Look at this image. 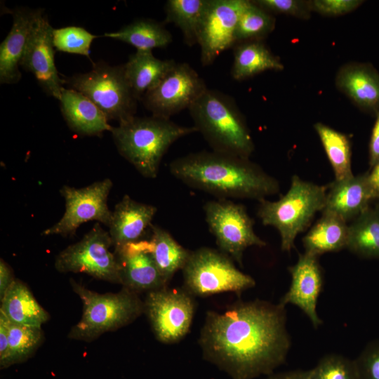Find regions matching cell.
Returning <instances> with one entry per match:
<instances>
[{"instance_id":"obj_25","label":"cell","mask_w":379,"mask_h":379,"mask_svg":"<svg viewBox=\"0 0 379 379\" xmlns=\"http://www.w3.org/2000/svg\"><path fill=\"white\" fill-rule=\"evenodd\" d=\"M348 227L347 222L338 215L323 211L321 217L302 238L305 252L319 257L346 248Z\"/></svg>"},{"instance_id":"obj_8","label":"cell","mask_w":379,"mask_h":379,"mask_svg":"<svg viewBox=\"0 0 379 379\" xmlns=\"http://www.w3.org/2000/svg\"><path fill=\"white\" fill-rule=\"evenodd\" d=\"M182 271L183 288L193 296L223 292L239 294L255 286V279L238 270L229 255L212 248L191 251Z\"/></svg>"},{"instance_id":"obj_31","label":"cell","mask_w":379,"mask_h":379,"mask_svg":"<svg viewBox=\"0 0 379 379\" xmlns=\"http://www.w3.org/2000/svg\"><path fill=\"white\" fill-rule=\"evenodd\" d=\"M314 128L333 168L335 180H342L353 176L349 138L322 123L315 124Z\"/></svg>"},{"instance_id":"obj_11","label":"cell","mask_w":379,"mask_h":379,"mask_svg":"<svg viewBox=\"0 0 379 379\" xmlns=\"http://www.w3.org/2000/svg\"><path fill=\"white\" fill-rule=\"evenodd\" d=\"M194 297L184 288L166 286L147 293L144 313L160 343H176L188 333L196 309Z\"/></svg>"},{"instance_id":"obj_16","label":"cell","mask_w":379,"mask_h":379,"mask_svg":"<svg viewBox=\"0 0 379 379\" xmlns=\"http://www.w3.org/2000/svg\"><path fill=\"white\" fill-rule=\"evenodd\" d=\"M288 270L291 276V283L279 303L285 307L288 304L298 307L313 326L317 328L322 324L317 312V300L323 286V274L319 257L305 252Z\"/></svg>"},{"instance_id":"obj_1","label":"cell","mask_w":379,"mask_h":379,"mask_svg":"<svg viewBox=\"0 0 379 379\" xmlns=\"http://www.w3.org/2000/svg\"><path fill=\"white\" fill-rule=\"evenodd\" d=\"M286 307L255 299L206 312L199 344L203 357L232 379L269 375L291 348Z\"/></svg>"},{"instance_id":"obj_22","label":"cell","mask_w":379,"mask_h":379,"mask_svg":"<svg viewBox=\"0 0 379 379\" xmlns=\"http://www.w3.org/2000/svg\"><path fill=\"white\" fill-rule=\"evenodd\" d=\"M0 312L11 322L41 327L50 316L35 299L28 286L15 279L1 298Z\"/></svg>"},{"instance_id":"obj_12","label":"cell","mask_w":379,"mask_h":379,"mask_svg":"<svg viewBox=\"0 0 379 379\" xmlns=\"http://www.w3.org/2000/svg\"><path fill=\"white\" fill-rule=\"evenodd\" d=\"M112 187L109 178L97 181L82 188L64 185L60 190L65 202V211L58 222L46 229L43 236L74 235L79 227L88 221L96 220L109 227L112 217L107 198Z\"/></svg>"},{"instance_id":"obj_32","label":"cell","mask_w":379,"mask_h":379,"mask_svg":"<svg viewBox=\"0 0 379 379\" xmlns=\"http://www.w3.org/2000/svg\"><path fill=\"white\" fill-rule=\"evenodd\" d=\"M8 326L10 366L27 360L34 353L42 342L43 331L41 327L18 324L8 319Z\"/></svg>"},{"instance_id":"obj_24","label":"cell","mask_w":379,"mask_h":379,"mask_svg":"<svg viewBox=\"0 0 379 379\" xmlns=\"http://www.w3.org/2000/svg\"><path fill=\"white\" fill-rule=\"evenodd\" d=\"M173 60H162L154 57L152 51H137L124 64L126 80L138 100L156 86L174 66Z\"/></svg>"},{"instance_id":"obj_4","label":"cell","mask_w":379,"mask_h":379,"mask_svg":"<svg viewBox=\"0 0 379 379\" xmlns=\"http://www.w3.org/2000/svg\"><path fill=\"white\" fill-rule=\"evenodd\" d=\"M188 110L212 151L249 159L254 143L232 98L207 88Z\"/></svg>"},{"instance_id":"obj_41","label":"cell","mask_w":379,"mask_h":379,"mask_svg":"<svg viewBox=\"0 0 379 379\" xmlns=\"http://www.w3.org/2000/svg\"><path fill=\"white\" fill-rule=\"evenodd\" d=\"M15 280L11 267L2 259L0 260V299Z\"/></svg>"},{"instance_id":"obj_29","label":"cell","mask_w":379,"mask_h":379,"mask_svg":"<svg viewBox=\"0 0 379 379\" xmlns=\"http://www.w3.org/2000/svg\"><path fill=\"white\" fill-rule=\"evenodd\" d=\"M346 248L364 258H379V203L349 225Z\"/></svg>"},{"instance_id":"obj_3","label":"cell","mask_w":379,"mask_h":379,"mask_svg":"<svg viewBox=\"0 0 379 379\" xmlns=\"http://www.w3.org/2000/svg\"><path fill=\"white\" fill-rule=\"evenodd\" d=\"M111 133L119 154L144 177L157 176L161 159L179 138L197 132L170 119L134 116L112 126Z\"/></svg>"},{"instance_id":"obj_44","label":"cell","mask_w":379,"mask_h":379,"mask_svg":"<svg viewBox=\"0 0 379 379\" xmlns=\"http://www.w3.org/2000/svg\"><path fill=\"white\" fill-rule=\"evenodd\" d=\"M377 200H378V202H379V198Z\"/></svg>"},{"instance_id":"obj_40","label":"cell","mask_w":379,"mask_h":379,"mask_svg":"<svg viewBox=\"0 0 379 379\" xmlns=\"http://www.w3.org/2000/svg\"><path fill=\"white\" fill-rule=\"evenodd\" d=\"M379 160V111L372 130L369 143V165L372 168Z\"/></svg>"},{"instance_id":"obj_26","label":"cell","mask_w":379,"mask_h":379,"mask_svg":"<svg viewBox=\"0 0 379 379\" xmlns=\"http://www.w3.org/2000/svg\"><path fill=\"white\" fill-rule=\"evenodd\" d=\"M234 62L231 74L241 81L266 70L279 71L284 66L261 41H249L234 47Z\"/></svg>"},{"instance_id":"obj_35","label":"cell","mask_w":379,"mask_h":379,"mask_svg":"<svg viewBox=\"0 0 379 379\" xmlns=\"http://www.w3.org/2000/svg\"><path fill=\"white\" fill-rule=\"evenodd\" d=\"M310 379H359L354 359L328 354L309 371Z\"/></svg>"},{"instance_id":"obj_9","label":"cell","mask_w":379,"mask_h":379,"mask_svg":"<svg viewBox=\"0 0 379 379\" xmlns=\"http://www.w3.org/2000/svg\"><path fill=\"white\" fill-rule=\"evenodd\" d=\"M111 246L109 232L96 223L80 241L59 253L55 267L59 272L85 273L97 279L121 284L120 266Z\"/></svg>"},{"instance_id":"obj_19","label":"cell","mask_w":379,"mask_h":379,"mask_svg":"<svg viewBox=\"0 0 379 379\" xmlns=\"http://www.w3.org/2000/svg\"><path fill=\"white\" fill-rule=\"evenodd\" d=\"M373 199L367 172L342 180H335L327 191L323 211L337 215L348 222L366 211Z\"/></svg>"},{"instance_id":"obj_21","label":"cell","mask_w":379,"mask_h":379,"mask_svg":"<svg viewBox=\"0 0 379 379\" xmlns=\"http://www.w3.org/2000/svg\"><path fill=\"white\" fill-rule=\"evenodd\" d=\"M61 112L69 127L84 135H100L112 126L100 109L81 93L64 88L59 98Z\"/></svg>"},{"instance_id":"obj_37","label":"cell","mask_w":379,"mask_h":379,"mask_svg":"<svg viewBox=\"0 0 379 379\" xmlns=\"http://www.w3.org/2000/svg\"><path fill=\"white\" fill-rule=\"evenodd\" d=\"M254 4L265 11L278 13L288 14L295 16H304L308 14V7L300 1L295 0H258Z\"/></svg>"},{"instance_id":"obj_34","label":"cell","mask_w":379,"mask_h":379,"mask_svg":"<svg viewBox=\"0 0 379 379\" xmlns=\"http://www.w3.org/2000/svg\"><path fill=\"white\" fill-rule=\"evenodd\" d=\"M94 35L81 27L67 26L53 29V42L55 49L59 51L84 55L88 58Z\"/></svg>"},{"instance_id":"obj_33","label":"cell","mask_w":379,"mask_h":379,"mask_svg":"<svg viewBox=\"0 0 379 379\" xmlns=\"http://www.w3.org/2000/svg\"><path fill=\"white\" fill-rule=\"evenodd\" d=\"M274 22V18L267 11L250 1L239 18L235 45L245 41H260L272 31Z\"/></svg>"},{"instance_id":"obj_42","label":"cell","mask_w":379,"mask_h":379,"mask_svg":"<svg viewBox=\"0 0 379 379\" xmlns=\"http://www.w3.org/2000/svg\"><path fill=\"white\" fill-rule=\"evenodd\" d=\"M267 379H310L309 371H289L286 372L272 373Z\"/></svg>"},{"instance_id":"obj_39","label":"cell","mask_w":379,"mask_h":379,"mask_svg":"<svg viewBox=\"0 0 379 379\" xmlns=\"http://www.w3.org/2000/svg\"><path fill=\"white\" fill-rule=\"evenodd\" d=\"M9 341L8 319L0 312V368L8 367Z\"/></svg>"},{"instance_id":"obj_28","label":"cell","mask_w":379,"mask_h":379,"mask_svg":"<svg viewBox=\"0 0 379 379\" xmlns=\"http://www.w3.org/2000/svg\"><path fill=\"white\" fill-rule=\"evenodd\" d=\"M152 231L150 251L159 271L168 284L175 272L184 267L191 251L161 227L152 225Z\"/></svg>"},{"instance_id":"obj_15","label":"cell","mask_w":379,"mask_h":379,"mask_svg":"<svg viewBox=\"0 0 379 379\" xmlns=\"http://www.w3.org/2000/svg\"><path fill=\"white\" fill-rule=\"evenodd\" d=\"M53 29L47 17L42 15L29 36L20 66L34 75L48 95L59 100L64 81L55 64Z\"/></svg>"},{"instance_id":"obj_30","label":"cell","mask_w":379,"mask_h":379,"mask_svg":"<svg viewBox=\"0 0 379 379\" xmlns=\"http://www.w3.org/2000/svg\"><path fill=\"white\" fill-rule=\"evenodd\" d=\"M208 0H168L164 23H173L181 30L189 46L198 44L199 32Z\"/></svg>"},{"instance_id":"obj_36","label":"cell","mask_w":379,"mask_h":379,"mask_svg":"<svg viewBox=\"0 0 379 379\" xmlns=\"http://www.w3.org/2000/svg\"><path fill=\"white\" fill-rule=\"evenodd\" d=\"M354 361L359 379H379V340L368 343Z\"/></svg>"},{"instance_id":"obj_2","label":"cell","mask_w":379,"mask_h":379,"mask_svg":"<svg viewBox=\"0 0 379 379\" xmlns=\"http://www.w3.org/2000/svg\"><path fill=\"white\" fill-rule=\"evenodd\" d=\"M169 170L188 187L219 199L260 201L280 190L278 180L249 159L214 151H201L177 158L170 163Z\"/></svg>"},{"instance_id":"obj_6","label":"cell","mask_w":379,"mask_h":379,"mask_svg":"<svg viewBox=\"0 0 379 379\" xmlns=\"http://www.w3.org/2000/svg\"><path fill=\"white\" fill-rule=\"evenodd\" d=\"M82 302L80 320L70 329V339L91 342L102 334L128 325L144 313L138 293L123 286L117 293H98L69 280Z\"/></svg>"},{"instance_id":"obj_14","label":"cell","mask_w":379,"mask_h":379,"mask_svg":"<svg viewBox=\"0 0 379 379\" xmlns=\"http://www.w3.org/2000/svg\"><path fill=\"white\" fill-rule=\"evenodd\" d=\"M249 1L208 0L198 38L203 66L211 65L222 52L234 46L238 22Z\"/></svg>"},{"instance_id":"obj_23","label":"cell","mask_w":379,"mask_h":379,"mask_svg":"<svg viewBox=\"0 0 379 379\" xmlns=\"http://www.w3.org/2000/svg\"><path fill=\"white\" fill-rule=\"evenodd\" d=\"M337 85L361 107L379 111V74L371 65L346 67L339 73Z\"/></svg>"},{"instance_id":"obj_13","label":"cell","mask_w":379,"mask_h":379,"mask_svg":"<svg viewBox=\"0 0 379 379\" xmlns=\"http://www.w3.org/2000/svg\"><path fill=\"white\" fill-rule=\"evenodd\" d=\"M204 79L187 63H175L142 97L152 116L170 119L192 105L207 89Z\"/></svg>"},{"instance_id":"obj_5","label":"cell","mask_w":379,"mask_h":379,"mask_svg":"<svg viewBox=\"0 0 379 379\" xmlns=\"http://www.w3.org/2000/svg\"><path fill=\"white\" fill-rule=\"evenodd\" d=\"M327 191L325 186L293 175L288 190L277 201H259L257 215L262 225L277 229L282 251H291L296 237L309 227L318 212L323 211Z\"/></svg>"},{"instance_id":"obj_38","label":"cell","mask_w":379,"mask_h":379,"mask_svg":"<svg viewBox=\"0 0 379 379\" xmlns=\"http://www.w3.org/2000/svg\"><path fill=\"white\" fill-rule=\"evenodd\" d=\"M363 1L359 0H315L310 8L326 15H339L357 8Z\"/></svg>"},{"instance_id":"obj_43","label":"cell","mask_w":379,"mask_h":379,"mask_svg":"<svg viewBox=\"0 0 379 379\" xmlns=\"http://www.w3.org/2000/svg\"><path fill=\"white\" fill-rule=\"evenodd\" d=\"M368 181L373 198L378 199L379 198V160L371 168V171L368 172Z\"/></svg>"},{"instance_id":"obj_20","label":"cell","mask_w":379,"mask_h":379,"mask_svg":"<svg viewBox=\"0 0 379 379\" xmlns=\"http://www.w3.org/2000/svg\"><path fill=\"white\" fill-rule=\"evenodd\" d=\"M157 211L154 206L138 202L124 195L114 206L109 226L114 250L140 241Z\"/></svg>"},{"instance_id":"obj_27","label":"cell","mask_w":379,"mask_h":379,"mask_svg":"<svg viewBox=\"0 0 379 379\" xmlns=\"http://www.w3.org/2000/svg\"><path fill=\"white\" fill-rule=\"evenodd\" d=\"M105 36L128 44L137 51H152L166 48L173 40L164 25L152 19H138L120 29L107 32Z\"/></svg>"},{"instance_id":"obj_18","label":"cell","mask_w":379,"mask_h":379,"mask_svg":"<svg viewBox=\"0 0 379 379\" xmlns=\"http://www.w3.org/2000/svg\"><path fill=\"white\" fill-rule=\"evenodd\" d=\"M13 16L12 27L0 45V83L15 84L21 79L20 62L29 36L44 15L41 8L18 7L10 11Z\"/></svg>"},{"instance_id":"obj_10","label":"cell","mask_w":379,"mask_h":379,"mask_svg":"<svg viewBox=\"0 0 379 379\" xmlns=\"http://www.w3.org/2000/svg\"><path fill=\"white\" fill-rule=\"evenodd\" d=\"M204 211L209 231L215 237L220 251L239 265H243L247 248L267 245L255 232L254 222L243 204L218 199L207 201Z\"/></svg>"},{"instance_id":"obj_7","label":"cell","mask_w":379,"mask_h":379,"mask_svg":"<svg viewBox=\"0 0 379 379\" xmlns=\"http://www.w3.org/2000/svg\"><path fill=\"white\" fill-rule=\"evenodd\" d=\"M63 81L89 98L108 121L120 123L135 116L138 99L126 80L124 65L112 66L100 61L89 72Z\"/></svg>"},{"instance_id":"obj_17","label":"cell","mask_w":379,"mask_h":379,"mask_svg":"<svg viewBox=\"0 0 379 379\" xmlns=\"http://www.w3.org/2000/svg\"><path fill=\"white\" fill-rule=\"evenodd\" d=\"M114 253L120 266L123 286L138 293L168 286L153 259L149 241L126 244L114 250Z\"/></svg>"}]
</instances>
